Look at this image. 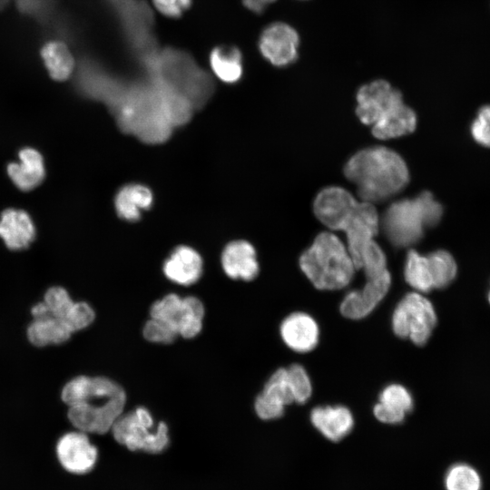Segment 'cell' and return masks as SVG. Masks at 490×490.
Returning a JSON list of instances; mask_svg holds the SVG:
<instances>
[{
	"label": "cell",
	"mask_w": 490,
	"mask_h": 490,
	"mask_svg": "<svg viewBox=\"0 0 490 490\" xmlns=\"http://www.w3.org/2000/svg\"><path fill=\"white\" fill-rule=\"evenodd\" d=\"M344 174L357 187L360 201L382 202L400 192L409 181L407 166L395 151L374 146L356 152Z\"/></svg>",
	"instance_id": "obj_1"
},
{
	"label": "cell",
	"mask_w": 490,
	"mask_h": 490,
	"mask_svg": "<svg viewBox=\"0 0 490 490\" xmlns=\"http://www.w3.org/2000/svg\"><path fill=\"white\" fill-rule=\"evenodd\" d=\"M356 113L372 127L381 140L401 137L413 132L416 126L415 112L406 105L401 93L385 80H376L361 86L357 93Z\"/></svg>",
	"instance_id": "obj_2"
},
{
	"label": "cell",
	"mask_w": 490,
	"mask_h": 490,
	"mask_svg": "<svg viewBox=\"0 0 490 490\" xmlns=\"http://www.w3.org/2000/svg\"><path fill=\"white\" fill-rule=\"evenodd\" d=\"M299 267L314 287L321 290L346 288L357 270L347 247L329 231L315 238L299 257Z\"/></svg>",
	"instance_id": "obj_3"
},
{
	"label": "cell",
	"mask_w": 490,
	"mask_h": 490,
	"mask_svg": "<svg viewBox=\"0 0 490 490\" xmlns=\"http://www.w3.org/2000/svg\"><path fill=\"white\" fill-rule=\"evenodd\" d=\"M443 215V207L429 191L414 199H403L391 203L379 219L385 236L397 248L418 242L425 229L436 226Z\"/></svg>",
	"instance_id": "obj_4"
},
{
	"label": "cell",
	"mask_w": 490,
	"mask_h": 490,
	"mask_svg": "<svg viewBox=\"0 0 490 490\" xmlns=\"http://www.w3.org/2000/svg\"><path fill=\"white\" fill-rule=\"evenodd\" d=\"M114 439L129 450L156 454L163 451L169 443L168 426L160 422L153 429V418L142 407L122 414L111 429Z\"/></svg>",
	"instance_id": "obj_5"
},
{
	"label": "cell",
	"mask_w": 490,
	"mask_h": 490,
	"mask_svg": "<svg viewBox=\"0 0 490 490\" xmlns=\"http://www.w3.org/2000/svg\"><path fill=\"white\" fill-rule=\"evenodd\" d=\"M433 304L423 293L406 294L392 315V328L397 336L409 338L417 346L425 345L436 325Z\"/></svg>",
	"instance_id": "obj_6"
},
{
	"label": "cell",
	"mask_w": 490,
	"mask_h": 490,
	"mask_svg": "<svg viewBox=\"0 0 490 490\" xmlns=\"http://www.w3.org/2000/svg\"><path fill=\"white\" fill-rule=\"evenodd\" d=\"M150 315L152 318L167 323L178 336L192 338L202 328L204 306L196 297L181 298L171 293L152 305Z\"/></svg>",
	"instance_id": "obj_7"
},
{
	"label": "cell",
	"mask_w": 490,
	"mask_h": 490,
	"mask_svg": "<svg viewBox=\"0 0 490 490\" xmlns=\"http://www.w3.org/2000/svg\"><path fill=\"white\" fill-rule=\"evenodd\" d=\"M126 395L114 397H93L69 407L67 416L77 430L86 434H105L123 413Z\"/></svg>",
	"instance_id": "obj_8"
},
{
	"label": "cell",
	"mask_w": 490,
	"mask_h": 490,
	"mask_svg": "<svg viewBox=\"0 0 490 490\" xmlns=\"http://www.w3.org/2000/svg\"><path fill=\"white\" fill-rule=\"evenodd\" d=\"M358 203L359 201L344 188L330 186L318 193L313 202V211L329 230L343 231Z\"/></svg>",
	"instance_id": "obj_9"
},
{
	"label": "cell",
	"mask_w": 490,
	"mask_h": 490,
	"mask_svg": "<svg viewBox=\"0 0 490 490\" xmlns=\"http://www.w3.org/2000/svg\"><path fill=\"white\" fill-rule=\"evenodd\" d=\"M299 36L289 24L276 22L261 33L259 48L271 64L279 67L292 64L298 57Z\"/></svg>",
	"instance_id": "obj_10"
},
{
	"label": "cell",
	"mask_w": 490,
	"mask_h": 490,
	"mask_svg": "<svg viewBox=\"0 0 490 490\" xmlns=\"http://www.w3.org/2000/svg\"><path fill=\"white\" fill-rule=\"evenodd\" d=\"M59 463L67 472L83 475L95 466L98 451L86 433L73 431L63 435L56 445Z\"/></svg>",
	"instance_id": "obj_11"
},
{
	"label": "cell",
	"mask_w": 490,
	"mask_h": 490,
	"mask_svg": "<svg viewBox=\"0 0 490 490\" xmlns=\"http://www.w3.org/2000/svg\"><path fill=\"white\" fill-rule=\"evenodd\" d=\"M391 286L388 270L367 279L361 289L347 293L340 304L341 314L350 319H360L369 315L385 298Z\"/></svg>",
	"instance_id": "obj_12"
},
{
	"label": "cell",
	"mask_w": 490,
	"mask_h": 490,
	"mask_svg": "<svg viewBox=\"0 0 490 490\" xmlns=\"http://www.w3.org/2000/svg\"><path fill=\"white\" fill-rule=\"evenodd\" d=\"M294 402L287 368L276 370L255 400V411L264 420L281 416L287 405Z\"/></svg>",
	"instance_id": "obj_13"
},
{
	"label": "cell",
	"mask_w": 490,
	"mask_h": 490,
	"mask_svg": "<svg viewBox=\"0 0 490 490\" xmlns=\"http://www.w3.org/2000/svg\"><path fill=\"white\" fill-rule=\"evenodd\" d=\"M122 395H126L123 388L108 377L79 376L64 385L61 397L68 407H72L93 397H113Z\"/></svg>",
	"instance_id": "obj_14"
},
{
	"label": "cell",
	"mask_w": 490,
	"mask_h": 490,
	"mask_svg": "<svg viewBox=\"0 0 490 490\" xmlns=\"http://www.w3.org/2000/svg\"><path fill=\"white\" fill-rule=\"evenodd\" d=\"M279 332L284 343L299 353L311 351L318 343V326L310 315L304 312H294L285 318Z\"/></svg>",
	"instance_id": "obj_15"
},
{
	"label": "cell",
	"mask_w": 490,
	"mask_h": 490,
	"mask_svg": "<svg viewBox=\"0 0 490 490\" xmlns=\"http://www.w3.org/2000/svg\"><path fill=\"white\" fill-rule=\"evenodd\" d=\"M221 265L226 275L233 279L249 281L259 273L254 247L245 240L232 241L225 247Z\"/></svg>",
	"instance_id": "obj_16"
},
{
	"label": "cell",
	"mask_w": 490,
	"mask_h": 490,
	"mask_svg": "<svg viewBox=\"0 0 490 490\" xmlns=\"http://www.w3.org/2000/svg\"><path fill=\"white\" fill-rule=\"evenodd\" d=\"M202 259L191 247L176 248L163 264V273L171 281L189 286L201 278L202 274Z\"/></svg>",
	"instance_id": "obj_17"
},
{
	"label": "cell",
	"mask_w": 490,
	"mask_h": 490,
	"mask_svg": "<svg viewBox=\"0 0 490 490\" xmlns=\"http://www.w3.org/2000/svg\"><path fill=\"white\" fill-rule=\"evenodd\" d=\"M0 237L13 250L25 249L35 237L34 224L23 210L7 209L1 213Z\"/></svg>",
	"instance_id": "obj_18"
},
{
	"label": "cell",
	"mask_w": 490,
	"mask_h": 490,
	"mask_svg": "<svg viewBox=\"0 0 490 490\" xmlns=\"http://www.w3.org/2000/svg\"><path fill=\"white\" fill-rule=\"evenodd\" d=\"M414 406L410 392L402 385L390 384L380 393L373 412L385 424H399Z\"/></svg>",
	"instance_id": "obj_19"
},
{
	"label": "cell",
	"mask_w": 490,
	"mask_h": 490,
	"mask_svg": "<svg viewBox=\"0 0 490 490\" xmlns=\"http://www.w3.org/2000/svg\"><path fill=\"white\" fill-rule=\"evenodd\" d=\"M310 420L326 438L333 442L346 436L354 426L353 416L344 406L317 407L311 411Z\"/></svg>",
	"instance_id": "obj_20"
},
{
	"label": "cell",
	"mask_w": 490,
	"mask_h": 490,
	"mask_svg": "<svg viewBox=\"0 0 490 490\" xmlns=\"http://www.w3.org/2000/svg\"><path fill=\"white\" fill-rule=\"evenodd\" d=\"M19 162H11L7 173L15 185L22 191H30L44 180L45 170L41 153L34 148H24L18 153Z\"/></svg>",
	"instance_id": "obj_21"
},
{
	"label": "cell",
	"mask_w": 490,
	"mask_h": 490,
	"mask_svg": "<svg viewBox=\"0 0 490 490\" xmlns=\"http://www.w3.org/2000/svg\"><path fill=\"white\" fill-rule=\"evenodd\" d=\"M152 191L140 184H130L122 188L115 198V207L120 217L127 220H136L141 211L151 207Z\"/></svg>",
	"instance_id": "obj_22"
},
{
	"label": "cell",
	"mask_w": 490,
	"mask_h": 490,
	"mask_svg": "<svg viewBox=\"0 0 490 490\" xmlns=\"http://www.w3.org/2000/svg\"><path fill=\"white\" fill-rule=\"evenodd\" d=\"M72 334L61 319L51 316L35 318L27 328V338L36 347L64 343Z\"/></svg>",
	"instance_id": "obj_23"
},
{
	"label": "cell",
	"mask_w": 490,
	"mask_h": 490,
	"mask_svg": "<svg viewBox=\"0 0 490 490\" xmlns=\"http://www.w3.org/2000/svg\"><path fill=\"white\" fill-rule=\"evenodd\" d=\"M210 63L216 76L225 83H235L241 77L242 57L236 47H216L211 53Z\"/></svg>",
	"instance_id": "obj_24"
},
{
	"label": "cell",
	"mask_w": 490,
	"mask_h": 490,
	"mask_svg": "<svg viewBox=\"0 0 490 490\" xmlns=\"http://www.w3.org/2000/svg\"><path fill=\"white\" fill-rule=\"evenodd\" d=\"M44 65L51 77L57 81L69 78L74 69V58L67 46L59 41L46 43L41 50Z\"/></svg>",
	"instance_id": "obj_25"
},
{
	"label": "cell",
	"mask_w": 490,
	"mask_h": 490,
	"mask_svg": "<svg viewBox=\"0 0 490 490\" xmlns=\"http://www.w3.org/2000/svg\"><path fill=\"white\" fill-rule=\"evenodd\" d=\"M404 277L407 283L416 292L427 293L434 289L427 256L413 249L407 254Z\"/></svg>",
	"instance_id": "obj_26"
},
{
	"label": "cell",
	"mask_w": 490,
	"mask_h": 490,
	"mask_svg": "<svg viewBox=\"0 0 490 490\" xmlns=\"http://www.w3.org/2000/svg\"><path fill=\"white\" fill-rule=\"evenodd\" d=\"M446 490H482L483 481L479 472L466 463L451 466L445 475Z\"/></svg>",
	"instance_id": "obj_27"
},
{
	"label": "cell",
	"mask_w": 490,
	"mask_h": 490,
	"mask_svg": "<svg viewBox=\"0 0 490 490\" xmlns=\"http://www.w3.org/2000/svg\"><path fill=\"white\" fill-rule=\"evenodd\" d=\"M429 262L434 289L447 287L456 277L457 265L452 254L444 250L426 255Z\"/></svg>",
	"instance_id": "obj_28"
},
{
	"label": "cell",
	"mask_w": 490,
	"mask_h": 490,
	"mask_svg": "<svg viewBox=\"0 0 490 490\" xmlns=\"http://www.w3.org/2000/svg\"><path fill=\"white\" fill-rule=\"evenodd\" d=\"M359 269L364 270L367 279L376 278L387 270L386 255L375 240L364 248L359 260Z\"/></svg>",
	"instance_id": "obj_29"
},
{
	"label": "cell",
	"mask_w": 490,
	"mask_h": 490,
	"mask_svg": "<svg viewBox=\"0 0 490 490\" xmlns=\"http://www.w3.org/2000/svg\"><path fill=\"white\" fill-rule=\"evenodd\" d=\"M49 316L63 322L73 307L74 301L67 290L62 287H52L44 294V301Z\"/></svg>",
	"instance_id": "obj_30"
},
{
	"label": "cell",
	"mask_w": 490,
	"mask_h": 490,
	"mask_svg": "<svg viewBox=\"0 0 490 490\" xmlns=\"http://www.w3.org/2000/svg\"><path fill=\"white\" fill-rule=\"evenodd\" d=\"M287 373L294 402L304 404L309 400L312 393V385L307 371L301 365L293 364L287 368Z\"/></svg>",
	"instance_id": "obj_31"
},
{
	"label": "cell",
	"mask_w": 490,
	"mask_h": 490,
	"mask_svg": "<svg viewBox=\"0 0 490 490\" xmlns=\"http://www.w3.org/2000/svg\"><path fill=\"white\" fill-rule=\"evenodd\" d=\"M94 311L86 302H75L64 320L72 333L90 326L94 319Z\"/></svg>",
	"instance_id": "obj_32"
},
{
	"label": "cell",
	"mask_w": 490,
	"mask_h": 490,
	"mask_svg": "<svg viewBox=\"0 0 490 490\" xmlns=\"http://www.w3.org/2000/svg\"><path fill=\"white\" fill-rule=\"evenodd\" d=\"M142 334L148 341L159 344H170L178 336L177 332L167 323L152 318L145 323Z\"/></svg>",
	"instance_id": "obj_33"
},
{
	"label": "cell",
	"mask_w": 490,
	"mask_h": 490,
	"mask_svg": "<svg viewBox=\"0 0 490 490\" xmlns=\"http://www.w3.org/2000/svg\"><path fill=\"white\" fill-rule=\"evenodd\" d=\"M470 132L478 144L490 147V105L479 109L471 124Z\"/></svg>",
	"instance_id": "obj_34"
},
{
	"label": "cell",
	"mask_w": 490,
	"mask_h": 490,
	"mask_svg": "<svg viewBox=\"0 0 490 490\" xmlns=\"http://www.w3.org/2000/svg\"><path fill=\"white\" fill-rule=\"evenodd\" d=\"M155 7L169 17L180 16L191 5V0H152Z\"/></svg>",
	"instance_id": "obj_35"
},
{
	"label": "cell",
	"mask_w": 490,
	"mask_h": 490,
	"mask_svg": "<svg viewBox=\"0 0 490 490\" xmlns=\"http://www.w3.org/2000/svg\"><path fill=\"white\" fill-rule=\"evenodd\" d=\"M276 0H242L244 5L255 13H261L267 5Z\"/></svg>",
	"instance_id": "obj_36"
},
{
	"label": "cell",
	"mask_w": 490,
	"mask_h": 490,
	"mask_svg": "<svg viewBox=\"0 0 490 490\" xmlns=\"http://www.w3.org/2000/svg\"><path fill=\"white\" fill-rule=\"evenodd\" d=\"M487 299H488V301H489V303H490V290H489V292H488Z\"/></svg>",
	"instance_id": "obj_37"
}]
</instances>
